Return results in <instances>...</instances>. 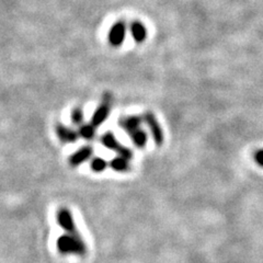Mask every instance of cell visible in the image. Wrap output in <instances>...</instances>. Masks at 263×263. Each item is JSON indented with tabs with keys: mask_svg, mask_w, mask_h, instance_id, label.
I'll list each match as a JSON object with an SVG mask.
<instances>
[{
	"mask_svg": "<svg viewBox=\"0 0 263 263\" xmlns=\"http://www.w3.org/2000/svg\"><path fill=\"white\" fill-rule=\"evenodd\" d=\"M111 105H112V96L109 93H105L102 98L101 103L99 104V106L93 112V115L91 118V124L95 127L100 126L102 123L109 118Z\"/></svg>",
	"mask_w": 263,
	"mask_h": 263,
	"instance_id": "277c9868",
	"label": "cell"
},
{
	"mask_svg": "<svg viewBox=\"0 0 263 263\" xmlns=\"http://www.w3.org/2000/svg\"><path fill=\"white\" fill-rule=\"evenodd\" d=\"M57 250L62 254H71V256H85L87 253V246L79 233H65L60 236L56 241Z\"/></svg>",
	"mask_w": 263,
	"mask_h": 263,
	"instance_id": "7a4b0ae2",
	"label": "cell"
},
{
	"mask_svg": "<svg viewBox=\"0 0 263 263\" xmlns=\"http://www.w3.org/2000/svg\"><path fill=\"white\" fill-rule=\"evenodd\" d=\"M130 34L133 36L134 41L137 43H142L147 36V31L143 23L133 22L130 24Z\"/></svg>",
	"mask_w": 263,
	"mask_h": 263,
	"instance_id": "30bf717a",
	"label": "cell"
},
{
	"mask_svg": "<svg viewBox=\"0 0 263 263\" xmlns=\"http://www.w3.org/2000/svg\"><path fill=\"white\" fill-rule=\"evenodd\" d=\"M71 121L75 125H81L84 123V111H82L81 108H76L72 110Z\"/></svg>",
	"mask_w": 263,
	"mask_h": 263,
	"instance_id": "5bb4252c",
	"label": "cell"
},
{
	"mask_svg": "<svg viewBox=\"0 0 263 263\" xmlns=\"http://www.w3.org/2000/svg\"><path fill=\"white\" fill-rule=\"evenodd\" d=\"M143 121L146 123L148 128H149L151 134L155 141V144L157 146H161L164 141V136H163L162 128L157 119H156L155 114L153 112H148V111L145 112L143 115Z\"/></svg>",
	"mask_w": 263,
	"mask_h": 263,
	"instance_id": "5b68a950",
	"label": "cell"
},
{
	"mask_svg": "<svg viewBox=\"0 0 263 263\" xmlns=\"http://www.w3.org/2000/svg\"><path fill=\"white\" fill-rule=\"evenodd\" d=\"M142 122L143 118L138 115L123 117L119 120V126L125 130V133L138 148H143L147 144V134L142 128Z\"/></svg>",
	"mask_w": 263,
	"mask_h": 263,
	"instance_id": "6da1fadb",
	"label": "cell"
},
{
	"mask_svg": "<svg viewBox=\"0 0 263 263\" xmlns=\"http://www.w3.org/2000/svg\"><path fill=\"white\" fill-rule=\"evenodd\" d=\"M57 223L65 230V233H79L77 230L75 220H73L72 214L68 209L63 208L59 211V213H57Z\"/></svg>",
	"mask_w": 263,
	"mask_h": 263,
	"instance_id": "8992f818",
	"label": "cell"
},
{
	"mask_svg": "<svg viewBox=\"0 0 263 263\" xmlns=\"http://www.w3.org/2000/svg\"><path fill=\"white\" fill-rule=\"evenodd\" d=\"M254 159H256V161L260 164V166L263 167V149L256 153V155H254Z\"/></svg>",
	"mask_w": 263,
	"mask_h": 263,
	"instance_id": "9a60e30c",
	"label": "cell"
},
{
	"mask_svg": "<svg viewBox=\"0 0 263 263\" xmlns=\"http://www.w3.org/2000/svg\"><path fill=\"white\" fill-rule=\"evenodd\" d=\"M93 154V148L91 146H85L81 147L79 151L76 153H73L70 157H69V164L71 167H77L80 166V164L87 161L88 159L91 158V156Z\"/></svg>",
	"mask_w": 263,
	"mask_h": 263,
	"instance_id": "ba28073f",
	"label": "cell"
},
{
	"mask_svg": "<svg viewBox=\"0 0 263 263\" xmlns=\"http://www.w3.org/2000/svg\"><path fill=\"white\" fill-rule=\"evenodd\" d=\"M126 36V26L123 21L114 23L109 32V42L112 46H121Z\"/></svg>",
	"mask_w": 263,
	"mask_h": 263,
	"instance_id": "52a82bcc",
	"label": "cell"
},
{
	"mask_svg": "<svg viewBox=\"0 0 263 263\" xmlns=\"http://www.w3.org/2000/svg\"><path fill=\"white\" fill-rule=\"evenodd\" d=\"M108 168V162L101 157H96L91 161V169L95 172H102Z\"/></svg>",
	"mask_w": 263,
	"mask_h": 263,
	"instance_id": "4fadbf2b",
	"label": "cell"
},
{
	"mask_svg": "<svg viewBox=\"0 0 263 263\" xmlns=\"http://www.w3.org/2000/svg\"><path fill=\"white\" fill-rule=\"evenodd\" d=\"M55 129H56L57 136H59V138L61 139V142H63V143H76L77 142L78 136H79L77 132L62 124V123H57L55 126Z\"/></svg>",
	"mask_w": 263,
	"mask_h": 263,
	"instance_id": "9c48e42d",
	"label": "cell"
},
{
	"mask_svg": "<svg viewBox=\"0 0 263 263\" xmlns=\"http://www.w3.org/2000/svg\"><path fill=\"white\" fill-rule=\"evenodd\" d=\"M101 143L104 147L108 148V149L115 152L123 158H126L128 160L133 158V152H132L129 148L121 145L118 142V139L115 138V136L111 133V132H108V133H105L101 137Z\"/></svg>",
	"mask_w": 263,
	"mask_h": 263,
	"instance_id": "3957f363",
	"label": "cell"
},
{
	"mask_svg": "<svg viewBox=\"0 0 263 263\" xmlns=\"http://www.w3.org/2000/svg\"><path fill=\"white\" fill-rule=\"evenodd\" d=\"M78 134L85 139H92L96 135V127L92 124H81Z\"/></svg>",
	"mask_w": 263,
	"mask_h": 263,
	"instance_id": "7c38bea8",
	"label": "cell"
},
{
	"mask_svg": "<svg viewBox=\"0 0 263 263\" xmlns=\"http://www.w3.org/2000/svg\"><path fill=\"white\" fill-rule=\"evenodd\" d=\"M110 167L117 172H126L130 169V164L128 159L123 158L121 156H119V157L111 160Z\"/></svg>",
	"mask_w": 263,
	"mask_h": 263,
	"instance_id": "8fae6325",
	"label": "cell"
}]
</instances>
